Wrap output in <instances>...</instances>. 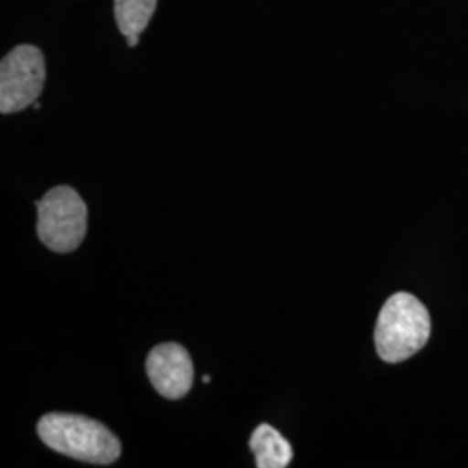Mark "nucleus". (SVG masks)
<instances>
[{
	"label": "nucleus",
	"mask_w": 468,
	"mask_h": 468,
	"mask_svg": "<svg viewBox=\"0 0 468 468\" xmlns=\"http://www.w3.org/2000/svg\"><path fill=\"white\" fill-rule=\"evenodd\" d=\"M37 432L52 452L92 465H110L117 462L122 452L117 435L98 420L82 415H44L37 425Z\"/></svg>",
	"instance_id": "f257e3e1"
},
{
	"label": "nucleus",
	"mask_w": 468,
	"mask_h": 468,
	"mask_svg": "<svg viewBox=\"0 0 468 468\" xmlns=\"http://www.w3.org/2000/svg\"><path fill=\"white\" fill-rule=\"evenodd\" d=\"M431 336V314L421 302L398 292L385 302L375 328V346L380 359L398 365L425 347Z\"/></svg>",
	"instance_id": "f03ea898"
},
{
	"label": "nucleus",
	"mask_w": 468,
	"mask_h": 468,
	"mask_svg": "<svg viewBox=\"0 0 468 468\" xmlns=\"http://www.w3.org/2000/svg\"><path fill=\"white\" fill-rule=\"evenodd\" d=\"M35 207L37 233L49 250L68 253L80 247L87 233V205L73 187H52Z\"/></svg>",
	"instance_id": "7ed1b4c3"
},
{
	"label": "nucleus",
	"mask_w": 468,
	"mask_h": 468,
	"mask_svg": "<svg viewBox=\"0 0 468 468\" xmlns=\"http://www.w3.org/2000/svg\"><path fill=\"white\" fill-rule=\"evenodd\" d=\"M44 84V54L35 46L15 48L0 65V112L11 115L35 104Z\"/></svg>",
	"instance_id": "20e7f679"
},
{
	"label": "nucleus",
	"mask_w": 468,
	"mask_h": 468,
	"mask_svg": "<svg viewBox=\"0 0 468 468\" xmlns=\"http://www.w3.org/2000/svg\"><path fill=\"white\" fill-rule=\"evenodd\" d=\"M146 371L154 390L167 399H181L193 385V361L183 346L160 344L146 359Z\"/></svg>",
	"instance_id": "39448f33"
},
{
	"label": "nucleus",
	"mask_w": 468,
	"mask_h": 468,
	"mask_svg": "<svg viewBox=\"0 0 468 468\" xmlns=\"http://www.w3.org/2000/svg\"><path fill=\"white\" fill-rule=\"evenodd\" d=\"M249 446L259 468H286L293 458L290 442L269 423H261L253 431Z\"/></svg>",
	"instance_id": "423d86ee"
},
{
	"label": "nucleus",
	"mask_w": 468,
	"mask_h": 468,
	"mask_svg": "<svg viewBox=\"0 0 468 468\" xmlns=\"http://www.w3.org/2000/svg\"><path fill=\"white\" fill-rule=\"evenodd\" d=\"M158 0H115V19L125 37L139 35L146 30L154 15Z\"/></svg>",
	"instance_id": "0eeeda50"
},
{
	"label": "nucleus",
	"mask_w": 468,
	"mask_h": 468,
	"mask_svg": "<svg viewBox=\"0 0 468 468\" xmlns=\"http://www.w3.org/2000/svg\"><path fill=\"white\" fill-rule=\"evenodd\" d=\"M137 42H139V35H131V37H127V44H129V48H135V46H137Z\"/></svg>",
	"instance_id": "6e6552de"
},
{
	"label": "nucleus",
	"mask_w": 468,
	"mask_h": 468,
	"mask_svg": "<svg viewBox=\"0 0 468 468\" xmlns=\"http://www.w3.org/2000/svg\"><path fill=\"white\" fill-rule=\"evenodd\" d=\"M208 382H210V377L205 375V377H203V384H208Z\"/></svg>",
	"instance_id": "1a4fd4ad"
}]
</instances>
